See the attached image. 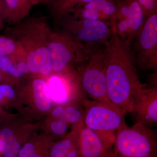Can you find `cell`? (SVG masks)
<instances>
[{
    "instance_id": "obj_13",
    "label": "cell",
    "mask_w": 157,
    "mask_h": 157,
    "mask_svg": "<svg viewBox=\"0 0 157 157\" xmlns=\"http://www.w3.org/2000/svg\"><path fill=\"white\" fill-rule=\"evenodd\" d=\"M25 142L17 137L10 127L0 129V152L4 157H18L21 148Z\"/></svg>"
},
{
    "instance_id": "obj_8",
    "label": "cell",
    "mask_w": 157,
    "mask_h": 157,
    "mask_svg": "<svg viewBox=\"0 0 157 157\" xmlns=\"http://www.w3.org/2000/svg\"><path fill=\"white\" fill-rule=\"evenodd\" d=\"M67 35L63 39L51 42L48 46L52 70L56 73L66 70L74 60L76 53H86L89 48V45L78 42Z\"/></svg>"
},
{
    "instance_id": "obj_1",
    "label": "cell",
    "mask_w": 157,
    "mask_h": 157,
    "mask_svg": "<svg viewBox=\"0 0 157 157\" xmlns=\"http://www.w3.org/2000/svg\"><path fill=\"white\" fill-rule=\"evenodd\" d=\"M104 55L109 101L126 114L130 113L134 95L146 87L139 79L131 47L113 33L104 45Z\"/></svg>"
},
{
    "instance_id": "obj_6",
    "label": "cell",
    "mask_w": 157,
    "mask_h": 157,
    "mask_svg": "<svg viewBox=\"0 0 157 157\" xmlns=\"http://www.w3.org/2000/svg\"><path fill=\"white\" fill-rule=\"evenodd\" d=\"M145 18L137 0H119L115 16L110 23L113 33L131 47Z\"/></svg>"
},
{
    "instance_id": "obj_25",
    "label": "cell",
    "mask_w": 157,
    "mask_h": 157,
    "mask_svg": "<svg viewBox=\"0 0 157 157\" xmlns=\"http://www.w3.org/2000/svg\"><path fill=\"white\" fill-rule=\"evenodd\" d=\"M13 67L11 59L7 56H0V70L4 73H9Z\"/></svg>"
},
{
    "instance_id": "obj_30",
    "label": "cell",
    "mask_w": 157,
    "mask_h": 157,
    "mask_svg": "<svg viewBox=\"0 0 157 157\" xmlns=\"http://www.w3.org/2000/svg\"><path fill=\"white\" fill-rule=\"evenodd\" d=\"M4 116H5V113L3 111L1 106H0V120H1V119L2 118V117H4Z\"/></svg>"
},
{
    "instance_id": "obj_21",
    "label": "cell",
    "mask_w": 157,
    "mask_h": 157,
    "mask_svg": "<svg viewBox=\"0 0 157 157\" xmlns=\"http://www.w3.org/2000/svg\"><path fill=\"white\" fill-rule=\"evenodd\" d=\"M140 5L145 20L157 13V0H137Z\"/></svg>"
},
{
    "instance_id": "obj_17",
    "label": "cell",
    "mask_w": 157,
    "mask_h": 157,
    "mask_svg": "<svg viewBox=\"0 0 157 157\" xmlns=\"http://www.w3.org/2000/svg\"><path fill=\"white\" fill-rule=\"evenodd\" d=\"M83 100L64 105V109L61 119L66 121L69 125H73V126L82 123L85 112Z\"/></svg>"
},
{
    "instance_id": "obj_23",
    "label": "cell",
    "mask_w": 157,
    "mask_h": 157,
    "mask_svg": "<svg viewBox=\"0 0 157 157\" xmlns=\"http://www.w3.org/2000/svg\"><path fill=\"white\" fill-rule=\"evenodd\" d=\"M15 49V43L12 40L5 37H0V56L11 54Z\"/></svg>"
},
{
    "instance_id": "obj_15",
    "label": "cell",
    "mask_w": 157,
    "mask_h": 157,
    "mask_svg": "<svg viewBox=\"0 0 157 157\" xmlns=\"http://www.w3.org/2000/svg\"><path fill=\"white\" fill-rule=\"evenodd\" d=\"M34 102L37 109L42 112L49 111L52 101L49 95L47 83L41 78L35 79L33 83Z\"/></svg>"
},
{
    "instance_id": "obj_20",
    "label": "cell",
    "mask_w": 157,
    "mask_h": 157,
    "mask_svg": "<svg viewBox=\"0 0 157 157\" xmlns=\"http://www.w3.org/2000/svg\"><path fill=\"white\" fill-rule=\"evenodd\" d=\"M9 11L12 15L22 17L28 13L33 5L31 0H5Z\"/></svg>"
},
{
    "instance_id": "obj_10",
    "label": "cell",
    "mask_w": 157,
    "mask_h": 157,
    "mask_svg": "<svg viewBox=\"0 0 157 157\" xmlns=\"http://www.w3.org/2000/svg\"><path fill=\"white\" fill-rule=\"evenodd\" d=\"M80 157H111L113 146L102 139L83 122L77 126Z\"/></svg>"
},
{
    "instance_id": "obj_28",
    "label": "cell",
    "mask_w": 157,
    "mask_h": 157,
    "mask_svg": "<svg viewBox=\"0 0 157 157\" xmlns=\"http://www.w3.org/2000/svg\"><path fill=\"white\" fill-rule=\"evenodd\" d=\"M9 74L11 76H14V77H17V78H19L22 76V74L19 70H18L17 67H14L13 66L11 70L9 71Z\"/></svg>"
},
{
    "instance_id": "obj_22",
    "label": "cell",
    "mask_w": 157,
    "mask_h": 157,
    "mask_svg": "<svg viewBox=\"0 0 157 157\" xmlns=\"http://www.w3.org/2000/svg\"><path fill=\"white\" fill-rule=\"evenodd\" d=\"M69 124L63 119H56L51 123L50 129L55 135L64 137L67 132Z\"/></svg>"
},
{
    "instance_id": "obj_32",
    "label": "cell",
    "mask_w": 157,
    "mask_h": 157,
    "mask_svg": "<svg viewBox=\"0 0 157 157\" xmlns=\"http://www.w3.org/2000/svg\"><path fill=\"white\" fill-rule=\"evenodd\" d=\"M0 157H4L2 155V156L0 155Z\"/></svg>"
},
{
    "instance_id": "obj_5",
    "label": "cell",
    "mask_w": 157,
    "mask_h": 157,
    "mask_svg": "<svg viewBox=\"0 0 157 157\" xmlns=\"http://www.w3.org/2000/svg\"><path fill=\"white\" fill-rule=\"evenodd\" d=\"M131 49L137 67L144 71L157 70V13L145 20Z\"/></svg>"
},
{
    "instance_id": "obj_11",
    "label": "cell",
    "mask_w": 157,
    "mask_h": 157,
    "mask_svg": "<svg viewBox=\"0 0 157 157\" xmlns=\"http://www.w3.org/2000/svg\"><path fill=\"white\" fill-rule=\"evenodd\" d=\"M118 1L93 0L75 9L72 13L78 18L101 21L110 25L116 13Z\"/></svg>"
},
{
    "instance_id": "obj_19",
    "label": "cell",
    "mask_w": 157,
    "mask_h": 157,
    "mask_svg": "<svg viewBox=\"0 0 157 157\" xmlns=\"http://www.w3.org/2000/svg\"><path fill=\"white\" fill-rule=\"evenodd\" d=\"M93 0H54L53 9L61 18L67 16L75 9L90 2Z\"/></svg>"
},
{
    "instance_id": "obj_3",
    "label": "cell",
    "mask_w": 157,
    "mask_h": 157,
    "mask_svg": "<svg viewBox=\"0 0 157 157\" xmlns=\"http://www.w3.org/2000/svg\"><path fill=\"white\" fill-rule=\"evenodd\" d=\"M82 66L79 81L84 94L90 100L113 105L107 93L104 45H90L88 56Z\"/></svg>"
},
{
    "instance_id": "obj_31",
    "label": "cell",
    "mask_w": 157,
    "mask_h": 157,
    "mask_svg": "<svg viewBox=\"0 0 157 157\" xmlns=\"http://www.w3.org/2000/svg\"><path fill=\"white\" fill-rule=\"evenodd\" d=\"M2 74H1V73H0V82H1V80H2Z\"/></svg>"
},
{
    "instance_id": "obj_27",
    "label": "cell",
    "mask_w": 157,
    "mask_h": 157,
    "mask_svg": "<svg viewBox=\"0 0 157 157\" xmlns=\"http://www.w3.org/2000/svg\"><path fill=\"white\" fill-rule=\"evenodd\" d=\"M17 67L22 74H27L30 71L27 62H21L18 63Z\"/></svg>"
},
{
    "instance_id": "obj_33",
    "label": "cell",
    "mask_w": 157,
    "mask_h": 157,
    "mask_svg": "<svg viewBox=\"0 0 157 157\" xmlns=\"http://www.w3.org/2000/svg\"><path fill=\"white\" fill-rule=\"evenodd\" d=\"M1 152H0V155H1Z\"/></svg>"
},
{
    "instance_id": "obj_12",
    "label": "cell",
    "mask_w": 157,
    "mask_h": 157,
    "mask_svg": "<svg viewBox=\"0 0 157 157\" xmlns=\"http://www.w3.org/2000/svg\"><path fill=\"white\" fill-rule=\"evenodd\" d=\"M27 63L29 70L35 74L48 75L52 70V63L48 48L41 47L30 52Z\"/></svg>"
},
{
    "instance_id": "obj_7",
    "label": "cell",
    "mask_w": 157,
    "mask_h": 157,
    "mask_svg": "<svg viewBox=\"0 0 157 157\" xmlns=\"http://www.w3.org/2000/svg\"><path fill=\"white\" fill-rule=\"evenodd\" d=\"M68 35L78 42L86 45H105L113 34L107 23L89 19H82L70 14L63 17Z\"/></svg>"
},
{
    "instance_id": "obj_26",
    "label": "cell",
    "mask_w": 157,
    "mask_h": 157,
    "mask_svg": "<svg viewBox=\"0 0 157 157\" xmlns=\"http://www.w3.org/2000/svg\"><path fill=\"white\" fill-rule=\"evenodd\" d=\"M64 106V105H58L54 108L52 112V117L55 119L61 118L63 113Z\"/></svg>"
},
{
    "instance_id": "obj_4",
    "label": "cell",
    "mask_w": 157,
    "mask_h": 157,
    "mask_svg": "<svg viewBox=\"0 0 157 157\" xmlns=\"http://www.w3.org/2000/svg\"><path fill=\"white\" fill-rule=\"evenodd\" d=\"M83 124L113 146L117 130L125 121L123 111L110 104L85 98Z\"/></svg>"
},
{
    "instance_id": "obj_18",
    "label": "cell",
    "mask_w": 157,
    "mask_h": 157,
    "mask_svg": "<svg viewBox=\"0 0 157 157\" xmlns=\"http://www.w3.org/2000/svg\"><path fill=\"white\" fill-rule=\"evenodd\" d=\"M77 139V126L73 127L72 132L53 143L51 147L49 157H66L68 151Z\"/></svg>"
},
{
    "instance_id": "obj_14",
    "label": "cell",
    "mask_w": 157,
    "mask_h": 157,
    "mask_svg": "<svg viewBox=\"0 0 157 157\" xmlns=\"http://www.w3.org/2000/svg\"><path fill=\"white\" fill-rule=\"evenodd\" d=\"M47 83L49 95L53 103L58 105H65L80 101L74 98L65 82L59 76H52Z\"/></svg>"
},
{
    "instance_id": "obj_29",
    "label": "cell",
    "mask_w": 157,
    "mask_h": 157,
    "mask_svg": "<svg viewBox=\"0 0 157 157\" xmlns=\"http://www.w3.org/2000/svg\"><path fill=\"white\" fill-rule=\"evenodd\" d=\"M54 0H31L32 4H37L39 3H51L53 4Z\"/></svg>"
},
{
    "instance_id": "obj_2",
    "label": "cell",
    "mask_w": 157,
    "mask_h": 157,
    "mask_svg": "<svg viewBox=\"0 0 157 157\" xmlns=\"http://www.w3.org/2000/svg\"><path fill=\"white\" fill-rule=\"evenodd\" d=\"M111 157H157L156 132L139 122L117 130Z\"/></svg>"
},
{
    "instance_id": "obj_9",
    "label": "cell",
    "mask_w": 157,
    "mask_h": 157,
    "mask_svg": "<svg viewBox=\"0 0 157 157\" xmlns=\"http://www.w3.org/2000/svg\"><path fill=\"white\" fill-rule=\"evenodd\" d=\"M131 113L136 122L151 127L157 123V88L144 87L133 97Z\"/></svg>"
},
{
    "instance_id": "obj_24",
    "label": "cell",
    "mask_w": 157,
    "mask_h": 157,
    "mask_svg": "<svg viewBox=\"0 0 157 157\" xmlns=\"http://www.w3.org/2000/svg\"><path fill=\"white\" fill-rule=\"evenodd\" d=\"M15 96L14 90L7 84L0 85V106L6 101L13 99Z\"/></svg>"
},
{
    "instance_id": "obj_16",
    "label": "cell",
    "mask_w": 157,
    "mask_h": 157,
    "mask_svg": "<svg viewBox=\"0 0 157 157\" xmlns=\"http://www.w3.org/2000/svg\"><path fill=\"white\" fill-rule=\"evenodd\" d=\"M47 138H36L26 141L21 148L18 157H32L36 154L49 153L53 144Z\"/></svg>"
}]
</instances>
